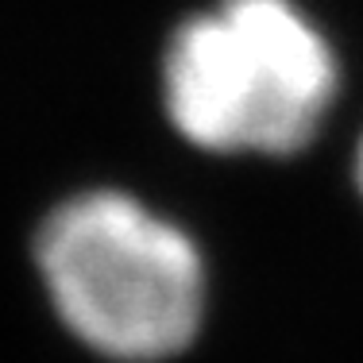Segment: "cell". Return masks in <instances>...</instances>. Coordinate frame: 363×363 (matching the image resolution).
<instances>
[{
  "mask_svg": "<svg viewBox=\"0 0 363 363\" xmlns=\"http://www.w3.org/2000/svg\"><path fill=\"white\" fill-rule=\"evenodd\" d=\"M31 255L58 325L101 359L159 363L201 328L205 259L135 194L101 186L58 201Z\"/></svg>",
  "mask_w": 363,
  "mask_h": 363,
  "instance_id": "6da1fadb",
  "label": "cell"
},
{
  "mask_svg": "<svg viewBox=\"0 0 363 363\" xmlns=\"http://www.w3.org/2000/svg\"><path fill=\"white\" fill-rule=\"evenodd\" d=\"M336 55L294 0H217L162 55V108L213 155H294L336 101Z\"/></svg>",
  "mask_w": 363,
  "mask_h": 363,
  "instance_id": "7a4b0ae2",
  "label": "cell"
},
{
  "mask_svg": "<svg viewBox=\"0 0 363 363\" xmlns=\"http://www.w3.org/2000/svg\"><path fill=\"white\" fill-rule=\"evenodd\" d=\"M356 178H359V189H363V143H359V155H356Z\"/></svg>",
  "mask_w": 363,
  "mask_h": 363,
  "instance_id": "3957f363",
  "label": "cell"
}]
</instances>
